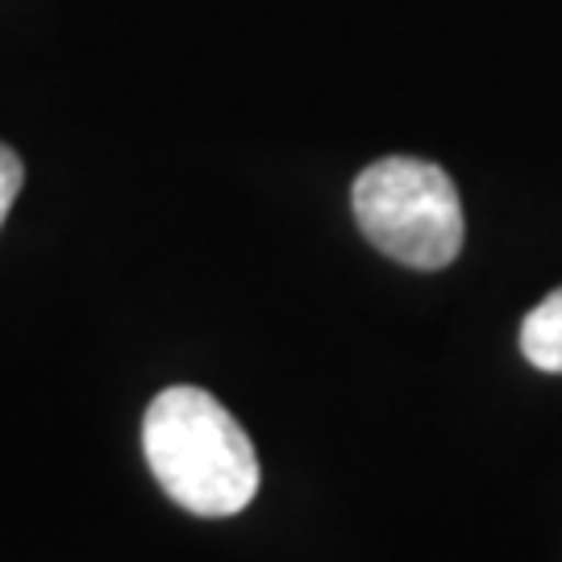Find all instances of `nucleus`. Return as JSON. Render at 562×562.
I'll return each instance as SVG.
<instances>
[{"mask_svg": "<svg viewBox=\"0 0 562 562\" xmlns=\"http://www.w3.org/2000/svg\"><path fill=\"white\" fill-rule=\"evenodd\" d=\"M142 450L162 492L196 517H234L259 492L255 446L204 387L159 392L142 422Z\"/></svg>", "mask_w": 562, "mask_h": 562, "instance_id": "obj_1", "label": "nucleus"}, {"mask_svg": "<svg viewBox=\"0 0 562 562\" xmlns=\"http://www.w3.org/2000/svg\"><path fill=\"white\" fill-rule=\"evenodd\" d=\"M521 355L538 371L562 375V288L529 308V317L521 325Z\"/></svg>", "mask_w": 562, "mask_h": 562, "instance_id": "obj_3", "label": "nucleus"}, {"mask_svg": "<svg viewBox=\"0 0 562 562\" xmlns=\"http://www.w3.org/2000/svg\"><path fill=\"white\" fill-rule=\"evenodd\" d=\"M362 238L413 271H442L462 250V201L438 162L392 155L362 167L350 192Z\"/></svg>", "mask_w": 562, "mask_h": 562, "instance_id": "obj_2", "label": "nucleus"}, {"mask_svg": "<svg viewBox=\"0 0 562 562\" xmlns=\"http://www.w3.org/2000/svg\"><path fill=\"white\" fill-rule=\"evenodd\" d=\"M21 183H25V167H21V155L13 146L0 142V225L9 222V209L18 201Z\"/></svg>", "mask_w": 562, "mask_h": 562, "instance_id": "obj_4", "label": "nucleus"}]
</instances>
